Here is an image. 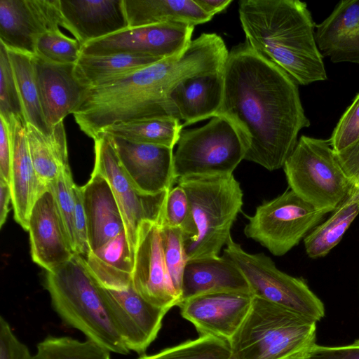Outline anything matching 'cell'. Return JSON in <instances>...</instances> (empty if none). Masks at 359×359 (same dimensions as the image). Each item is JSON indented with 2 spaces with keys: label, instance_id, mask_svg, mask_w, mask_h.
<instances>
[{
  "label": "cell",
  "instance_id": "cell-1",
  "mask_svg": "<svg viewBox=\"0 0 359 359\" xmlns=\"http://www.w3.org/2000/svg\"><path fill=\"white\" fill-rule=\"evenodd\" d=\"M224 93L215 116L227 119L245 147L244 160L269 171L283 168L310 126L298 83L246 41L229 52L223 69Z\"/></svg>",
  "mask_w": 359,
  "mask_h": 359
},
{
  "label": "cell",
  "instance_id": "cell-2",
  "mask_svg": "<svg viewBox=\"0 0 359 359\" xmlns=\"http://www.w3.org/2000/svg\"><path fill=\"white\" fill-rule=\"evenodd\" d=\"M205 47L191 41L180 55L154 64L96 87L86 88L73 113L80 130L95 140L107 127L135 120L170 117L167 97L180 81L212 71Z\"/></svg>",
  "mask_w": 359,
  "mask_h": 359
},
{
  "label": "cell",
  "instance_id": "cell-3",
  "mask_svg": "<svg viewBox=\"0 0 359 359\" xmlns=\"http://www.w3.org/2000/svg\"><path fill=\"white\" fill-rule=\"evenodd\" d=\"M238 15L245 41L298 84L306 86L327 79L316 41V24L305 2L240 0Z\"/></svg>",
  "mask_w": 359,
  "mask_h": 359
},
{
  "label": "cell",
  "instance_id": "cell-4",
  "mask_svg": "<svg viewBox=\"0 0 359 359\" xmlns=\"http://www.w3.org/2000/svg\"><path fill=\"white\" fill-rule=\"evenodd\" d=\"M45 287L54 311L65 324L111 353H130L104 287L93 276L82 256L74 254L67 262L46 271Z\"/></svg>",
  "mask_w": 359,
  "mask_h": 359
},
{
  "label": "cell",
  "instance_id": "cell-5",
  "mask_svg": "<svg viewBox=\"0 0 359 359\" xmlns=\"http://www.w3.org/2000/svg\"><path fill=\"white\" fill-rule=\"evenodd\" d=\"M187 193L196 234L184 237L188 261L219 256L243 205L240 183L231 175H193L178 179Z\"/></svg>",
  "mask_w": 359,
  "mask_h": 359
},
{
  "label": "cell",
  "instance_id": "cell-6",
  "mask_svg": "<svg viewBox=\"0 0 359 359\" xmlns=\"http://www.w3.org/2000/svg\"><path fill=\"white\" fill-rule=\"evenodd\" d=\"M316 322L254 297L241 327L229 342L233 359H292L316 344Z\"/></svg>",
  "mask_w": 359,
  "mask_h": 359
},
{
  "label": "cell",
  "instance_id": "cell-7",
  "mask_svg": "<svg viewBox=\"0 0 359 359\" xmlns=\"http://www.w3.org/2000/svg\"><path fill=\"white\" fill-rule=\"evenodd\" d=\"M283 169L290 189L329 212L337 208L354 187L329 140L301 136Z\"/></svg>",
  "mask_w": 359,
  "mask_h": 359
},
{
  "label": "cell",
  "instance_id": "cell-8",
  "mask_svg": "<svg viewBox=\"0 0 359 359\" xmlns=\"http://www.w3.org/2000/svg\"><path fill=\"white\" fill-rule=\"evenodd\" d=\"M173 156L176 180L193 175H231L245 155L235 127L215 116L205 126L182 130Z\"/></svg>",
  "mask_w": 359,
  "mask_h": 359
},
{
  "label": "cell",
  "instance_id": "cell-9",
  "mask_svg": "<svg viewBox=\"0 0 359 359\" xmlns=\"http://www.w3.org/2000/svg\"><path fill=\"white\" fill-rule=\"evenodd\" d=\"M225 246L223 255L228 257L242 272L255 297L316 323L325 316L323 303L303 279L281 271L264 253L245 252L231 236Z\"/></svg>",
  "mask_w": 359,
  "mask_h": 359
},
{
  "label": "cell",
  "instance_id": "cell-10",
  "mask_svg": "<svg viewBox=\"0 0 359 359\" xmlns=\"http://www.w3.org/2000/svg\"><path fill=\"white\" fill-rule=\"evenodd\" d=\"M304 200L292 189L257 207L244 229L246 237L275 256L290 251L328 213Z\"/></svg>",
  "mask_w": 359,
  "mask_h": 359
},
{
  "label": "cell",
  "instance_id": "cell-11",
  "mask_svg": "<svg viewBox=\"0 0 359 359\" xmlns=\"http://www.w3.org/2000/svg\"><path fill=\"white\" fill-rule=\"evenodd\" d=\"M94 140L95 171L109 182L119 208L130 250L135 259L138 232L141 224L151 221L161 224L168 194L141 192L127 175L109 137L101 133Z\"/></svg>",
  "mask_w": 359,
  "mask_h": 359
},
{
  "label": "cell",
  "instance_id": "cell-12",
  "mask_svg": "<svg viewBox=\"0 0 359 359\" xmlns=\"http://www.w3.org/2000/svg\"><path fill=\"white\" fill-rule=\"evenodd\" d=\"M194 25L177 22L128 27L81 46V55L142 54L158 59L182 55L191 42Z\"/></svg>",
  "mask_w": 359,
  "mask_h": 359
},
{
  "label": "cell",
  "instance_id": "cell-13",
  "mask_svg": "<svg viewBox=\"0 0 359 359\" xmlns=\"http://www.w3.org/2000/svg\"><path fill=\"white\" fill-rule=\"evenodd\" d=\"M132 283L136 292L156 307L169 311L181 302L165 264L158 222L144 221L140 226Z\"/></svg>",
  "mask_w": 359,
  "mask_h": 359
},
{
  "label": "cell",
  "instance_id": "cell-14",
  "mask_svg": "<svg viewBox=\"0 0 359 359\" xmlns=\"http://www.w3.org/2000/svg\"><path fill=\"white\" fill-rule=\"evenodd\" d=\"M61 24L59 0H0V43L8 49L35 55L39 36Z\"/></svg>",
  "mask_w": 359,
  "mask_h": 359
},
{
  "label": "cell",
  "instance_id": "cell-15",
  "mask_svg": "<svg viewBox=\"0 0 359 359\" xmlns=\"http://www.w3.org/2000/svg\"><path fill=\"white\" fill-rule=\"evenodd\" d=\"M254 296L241 292H217L196 296L179 304L181 316L191 323L200 336L230 342L251 309Z\"/></svg>",
  "mask_w": 359,
  "mask_h": 359
},
{
  "label": "cell",
  "instance_id": "cell-16",
  "mask_svg": "<svg viewBox=\"0 0 359 359\" xmlns=\"http://www.w3.org/2000/svg\"><path fill=\"white\" fill-rule=\"evenodd\" d=\"M104 290L126 346L130 351L144 355L156 338L168 310L147 302L136 292L133 283L124 289L104 287Z\"/></svg>",
  "mask_w": 359,
  "mask_h": 359
},
{
  "label": "cell",
  "instance_id": "cell-17",
  "mask_svg": "<svg viewBox=\"0 0 359 359\" xmlns=\"http://www.w3.org/2000/svg\"><path fill=\"white\" fill-rule=\"evenodd\" d=\"M28 231L32 260L46 271L56 269L75 254L51 187L36 201Z\"/></svg>",
  "mask_w": 359,
  "mask_h": 359
},
{
  "label": "cell",
  "instance_id": "cell-18",
  "mask_svg": "<svg viewBox=\"0 0 359 359\" xmlns=\"http://www.w3.org/2000/svg\"><path fill=\"white\" fill-rule=\"evenodd\" d=\"M107 136L127 175L141 192L157 195L172 188L176 181L173 149Z\"/></svg>",
  "mask_w": 359,
  "mask_h": 359
},
{
  "label": "cell",
  "instance_id": "cell-19",
  "mask_svg": "<svg viewBox=\"0 0 359 359\" xmlns=\"http://www.w3.org/2000/svg\"><path fill=\"white\" fill-rule=\"evenodd\" d=\"M61 27L82 46L128 27L123 0H59Z\"/></svg>",
  "mask_w": 359,
  "mask_h": 359
},
{
  "label": "cell",
  "instance_id": "cell-20",
  "mask_svg": "<svg viewBox=\"0 0 359 359\" xmlns=\"http://www.w3.org/2000/svg\"><path fill=\"white\" fill-rule=\"evenodd\" d=\"M34 65L43 116L53 130L74 113L86 88L75 76V64L53 63L34 55Z\"/></svg>",
  "mask_w": 359,
  "mask_h": 359
},
{
  "label": "cell",
  "instance_id": "cell-21",
  "mask_svg": "<svg viewBox=\"0 0 359 359\" xmlns=\"http://www.w3.org/2000/svg\"><path fill=\"white\" fill-rule=\"evenodd\" d=\"M223 93V69L186 78L170 92L167 114L182 120L183 126L215 117L222 104Z\"/></svg>",
  "mask_w": 359,
  "mask_h": 359
},
{
  "label": "cell",
  "instance_id": "cell-22",
  "mask_svg": "<svg viewBox=\"0 0 359 359\" xmlns=\"http://www.w3.org/2000/svg\"><path fill=\"white\" fill-rule=\"evenodd\" d=\"M6 123L12 146L10 186L14 219L22 229L28 231L32 209L43 192L30 156L27 122L20 118H13Z\"/></svg>",
  "mask_w": 359,
  "mask_h": 359
},
{
  "label": "cell",
  "instance_id": "cell-23",
  "mask_svg": "<svg viewBox=\"0 0 359 359\" xmlns=\"http://www.w3.org/2000/svg\"><path fill=\"white\" fill-rule=\"evenodd\" d=\"M315 38L323 57L333 63L359 65V0H341L316 25Z\"/></svg>",
  "mask_w": 359,
  "mask_h": 359
},
{
  "label": "cell",
  "instance_id": "cell-24",
  "mask_svg": "<svg viewBox=\"0 0 359 359\" xmlns=\"http://www.w3.org/2000/svg\"><path fill=\"white\" fill-rule=\"evenodd\" d=\"M81 190L91 252L125 231V226L111 187L102 175L93 170Z\"/></svg>",
  "mask_w": 359,
  "mask_h": 359
},
{
  "label": "cell",
  "instance_id": "cell-25",
  "mask_svg": "<svg viewBox=\"0 0 359 359\" xmlns=\"http://www.w3.org/2000/svg\"><path fill=\"white\" fill-rule=\"evenodd\" d=\"M217 292L252 294L242 272L226 255L189 260L183 274L181 302Z\"/></svg>",
  "mask_w": 359,
  "mask_h": 359
},
{
  "label": "cell",
  "instance_id": "cell-26",
  "mask_svg": "<svg viewBox=\"0 0 359 359\" xmlns=\"http://www.w3.org/2000/svg\"><path fill=\"white\" fill-rule=\"evenodd\" d=\"M123 6L128 27L171 22L196 26L213 18L195 0H123Z\"/></svg>",
  "mask_w": 359,
  "mask_h": 359
},
{
  "label": "cell",
  "instance_id": "cell-27",
  "mask_svg": "<svg viewBox=\"0 0 359 359\" xmlns=\"http://www.w3.org/2000/svg\"><path fill=\"white\" fill-rule=\"evenodd\" d=\"M27 137L33 166L43 193L50 189L61 169L69 165L63 121L55 126L48 136L27 123Z\"/></svg>",
  "mask_w": 359,
  "mask_h": 359
},
{
  "label": "cell",
  "instance_id": "cell-28",
  "mask_svg": "<svg viewBox=\"0 0 359 359\" xmlns=\"http://www.w3.org/2000/svg\"><path fill=\"white\" fill-rule=\"evenodd\" d=\"M87 266L104 287L121 290L132 283L134 257L123 231L85 258Z\"/></svg>",
  "mask_w": 359,
  "mask_h": 359
},
{
  "label": "cell",
  "instance_id": "cell-29",
  "mask_svg": "<svg viewBox=\"0 0 359 359\" xmlns=\"http://www.w3.org/2000/svg\"><path fill=\"white\" fill-rule=\"evenodd\" d=\"M161 60L132 53L81 55L74 65V74L81 86L89 88L101 86Z\"/></svg>",
  "mask_w": 359,
  "mask_h": 359
},
{
  "label": "cell",
  "instance_id": "cell-30",
  "mask_svg": "<svg viewBox=\"0 0 359 359\" xmlns=\"http://www.w3.org/2000/svg\"><path fill=\"white\" fill-rule=\"evenodd\" d=\"M358 213L359 187L354 186L332 215L306 236L304 242L308 256L316 259L327 255L339 243Z\"/></svg>",
  "mask_w": 359,
  "mask_h": 359
},
{
  "label": "cell",
  "instance_id": "cell-31",
  "mask_svg": "<svg viewBox=\"0 0 359 359\" xmlns=\"http://www.w3.org/2000/svg\"><path fill=\"white\" fill-rule=\"evenodd\" d=\"M183 127L177 119L156 117L114 124L105 128L102 133L133 142L173 149Z\"/></svg>",
  "mask_w": 359,
  "mask_h": 359
},
{
  "label": "cell",
  "instance_id": "cell-32",
  "mask_svg": "<svg viewBox=\"0 0 359 359\" xmlns=\"http://www.w3.org/2000/svg\"><path fill=\"white\" fill-rule=\"evenodd\" d=\"M7 49L27 123L46 136L51 130L45 119L36 84L34 55Z\"/></svg>",
  "mask_w": 359,
  "mask_h": 359
},
{
  "label": "cell",
  "instance_id": "cell-33",
  "mask_svg": "<svg viewBox=\"0 0 359 359\" xmlns=\"http://www.w3.org/2000/svg\"><path fill=\"white\" fill-rule=\"evenodd\" d=\"M110 351L86 339L48 336L36 346L34 359H111Z\"/></svg>",
  "mask_w": 359,
  "mask_h": 359
},
{
  "label": "cell",
  "instance_id": "cell-34",
  "mask_svg": "<svg viewBox=\"0 0 359 359\" xmlns=\"http://www.w3.org/2000/svg\"><path fill=\"white\" fill-rule=\"evenodd\" d=\"M231 357L229 342L217 337L204 335L153 355H141L137 359H231Z\"/></svg>",
  "mask_w": 359,
  "mask_h": 359
},
{
  "label": "cell",
  "instance_id": "cell-35",
  "mask_svg": "<svg viewBox=\"0 0 359 359\" xmlns=\"http://www.w3.org/2000/svg\"><path fill=\"white\" fill-rule=\"evenodd\" d=\"M81 46L76 39L60 29L49 31L39 36L36 44V55L57 64H76L81 56Z\"/></svg>",
  "mask_w": 359,
  "mask_h": 359
},
{
  "label": "cell",
  "instance_id": "cell-36",
  "mask_svg": "<svg viewBox=\"0 0 359 359\" xmlns=\"http://www.w3.org/2000/svg\"><path fill=\"white\" fill-rule=\"evenodd\" d=\"M161 236L165 264L174 287L182 300V283L188 259L182 231L161 225Z\"/></svg>",
  "mask_w": 359,
  "mask_h": 359
},
{
  "label": "cell",
  "instance_id": "cell-37",
  "mask_svg": "<svg viewBox=\"0 0 359 359\" xmlns=\"http://www.w3.org/2000/svg\"><path fill=\"white\" fill-rule=\"evenodd\" d=\"M0 116L6 122L13 118L26 121L8 53L0 43ZM27 122V121H26Z\"/></svg>",
  "mask_w": 359,
  "mask_h": 359
},
{
  "label": "cell",
  "instance_id": "cell-38",
  "mask_svg": "<svg viewBox=\"0 0 359 359\" xmlns=\"http://www.w3.org/2000/svg\"><path fill=\"white\" fill-rule=\"evenodd\" d=\"M74 184L69 165H67L61 169L51 189L55 194L69 241L76 254Z\"/></svg>",
  "mask_w": 359,
  "mask_h": 359
},
{
  "label": "cell",
  "instance_id": "cell-39",
  "mask_svg": "<svg viewBox=\"0 0 359 359\" xmlns=\"http://www.w3.org/2000/svg\"><path fill=\"white\" fill-rule=\"evenodd\" d=\"M161 225L180 229L184 238L196 234L188 196L180 185L172 187L168 194L163 219Z\"/></svg>",
  "mask_w": 359,
  "mask_h": 359
},
{
  "label": "cell",
  "instance_id": "cell-40",
  "mask_svg": "<svg viewBox=\"0 0 359 359\" xmlns=\"http://www.w3.org/2000/svg\"><path fill=\"white\" fill-rule=\"evenodd\" d=\"M359 138V93L341 116L329 139L333 150L339 151Z\"/></svg>",
  "mask_w": 359,
  "mask_h": 359
},
{
  "label": "cell",
  "instance_id": "cell-41",
  "mask_svg": "<svg viewBox=\"0 0 359 359\" xmlns=\"http://www.w3.org/2000/svg\"><path fill=\"white\" fill-rule=\"evenodd\" d=\"M0 359H34L28 347L18 339L3 316L0 318Z\"/></svg>",
  "mask_w": 359,
  "mask_h": 359
},
{
  "label": "cell",
  "instance_id": "cell-42",
  "mask_svg": "<svg viewBox=\"0 0 359 359\" xmlns=\"http://www.w3.org/2000/svg\"><path fill=\"white\" fill-rule=\"evenodd\" d=\"M75 198V219L74 226L76 233V254L86 258L90 253L88 243L86 217L83 204L81 187L74 186Z\"/></svg>",
  "mask_w": 359,
  "mask_h": 359
},
{
  "label": "cell",
  "instance_id": "cell-43",
  "mask_svg": "<svg viewBox=\"0 0 359 359\" xmlns=\"http://www.w3.org/2000/svg\"><path fill=\"white\" fill-rule=\"evenodd\" d=\"M307 359H359V339L345 346H325L315 344L308 352Z\"/></svg>",
  "mask_w": 359,
  "mask_h": 359
},
{
  "label": "cell",
  "instance_id": "cell-44",
  "mask_svg": "<svg viewBox=\"0 0 359 359\" xmlns=\"http://www.w3.org/2000/svg\"><path fill=\"white\" fill-rule=\"evenodd\" d=\"M337 158L348 177L355 185L359 182V138L336 152Z\"/></svg>",
  "mask_w": 359,
  "mask_h": 359
},
{
  "label": "cell",
  "instance_id": "cell-45",
  "mask_svg": "<svg viewBox=\"0 0 359 359\" xmlns=\"http://www.w3.org/2000/svg\"><path fill=\"white\" fill-rule=\"evenodd\" d=\"M12 146L6 121L0 116V177L10 184Z\"/></svg>",
  "mask_w": 359,
  "mask_h": 359
},
{
  "label": "cell",
  "instance_id": "cell-46",
  "mask_svg": "<svg viewBox=\"0 0 359 359\" xmlns=\"http://www.w3.org/2000/svg\"><path fill=\"white\" fill-rule=\"evenodd\" d=\"M11 201L10 184L4 178L0 177V227H2L6 222Z\"/></svg>",
  "mask_w": 359,
  "mask_h": 359
},
{
  "label": "cell",
  "instance_id": "cell-47",
  "mask_svg": "<svg viewBox=\"0 0 359 359\" xmlns=\"http://www.w3.org/2000/svg\"><path fill=\"white\" fill-rule=\"evenodd\" d=\"M195 1L205 13L214 17L215 14L225 10L232 0H195Z\"/></svg>",
  "mask_w": 359,
  "mask_h": 359
},
{
  "label": "cell",
  "instance_id": "cell-48",
  "mask_svg": "<svg viewBox=\"0 0 359 359\" xmlns=\"http://www.w3.org/2000/svg\"><path fill=\"white\" fill-rule=\"evenodd\" d=\"M292 359H307V355L297 357V358H292Z\"/></svg>",
  "mask_w": 359,
  "mask_h": 359
},
{
  "label": "cell",
  "instance_id": "cell-49",
  "mask_svg": "<svg viewBox=\"0 0 359 359\" xmlns=\"http://www.w3.org/2000/svg\"><path fill=\"white\" fill-rule=\"evenodd\" d=\"M231 359H233V358L231 357Z\"/></svg>",
  "mask_w": 359,
  "mask_h": 359
}]
</instances>
